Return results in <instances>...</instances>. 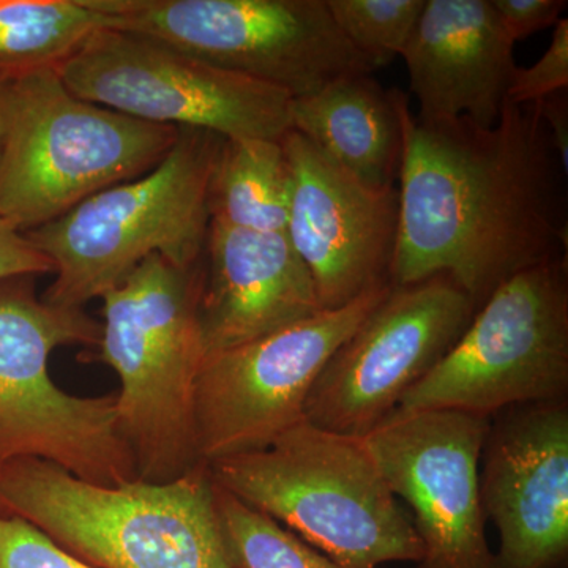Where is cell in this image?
Wrapping results in <instances>:
<instances>
[{"label":"cell","mask_w":568,"mask_h":568,"mask_svg":"<svg viewBox=\"0 0 568 568\" xmlns=\"http://www.w3.org/2000/svg\"><path fill=\"white\" fill-rule=\"evenodd\" d=\"M181 130L85 102L58 70L11 80L0 151V219L20 233L152 171Z\"/></svg>","instance_id":"6"},{"label":"cell","mask_w":568,"mask_h":568,"mask_svg":"<svg viewBox=\"0 0 568 568\" xmlns=\"http://www.w3.org/2000/svg\"><path fill=\"white\" fill-rule=\"evenodd\" d=\"M488 428L487 417L422 410L365 436L388 488L413 510L417 568H491L478 478Z\"/></svg>","instance_id":"13"},{"label":"cell","mask_w":568,"mask_h":568,"mask_svg":"<svg viewBox=\"0 0 568 568\" xmlns=\"http://www.w3.org/2000/svg\"><path fill=\"white\" fill-rule=\"evenodd\" d=\"M282 144L291 173L286 237L312 275L321 310L390 283L398 189L355 181L294 130Z\"/></svg>","instance_id":"14"},{"label":"cell","mask_w":568,"mask_h":568,"mask_svg":"<svg viewBox=\"0 0 568 568\" xmlns=\"http://www.w3.org/2000/svg\"><path fill=\"white\" fill-rule=\"evenodd\" d=\"M108 29L168 44L291 99L375 71L336 28L325 0H118Z\"/></svg>","instance_id":"9"},{"label":"cell","mask_w":568,"mask_h":568,"mask_svg":"<svg viewBox=\"0 0 568 568\" xmlns=\"http://www.w3.org/2000/svg\"><path fill=\"white\" fill-rule=\"evenodd\" d=\"M390 287L377 284L351 304L205 355L194 390L200 462L264 450L304 420L306 399L328 358Z\"/></svg>","instance_id":"11"},{"label":"cell","mask_w":568,"mask_h":568,"mask_svg":"<svg viewBox=\"0 0 568 568\" xmlns=\"http://www.w3.org/2000/svg\"><path fill=\"white\" fill-rule=\"evenodd\" d=\"M207 466L219 487L343 566L377 568L422 558L413 519L388 488L365 437L304 418L264 450Z\"/></svg>","instance_id":"3"},{"label":"cell","mask_w":568,"mask_h":568,"mask_svg":"<svg viewBox=\"0 0 568 568\" xmlns=\"http://www.w3.org/2000/svg\"><path fill=\"white\" fill-rule=\"evenodd\" d=\"M396 103L403 155L390 284L448 275L478 310L515 275L567 257L564 173L534 104L506 102L485 129L418 121L399 91Z\"/></svg>","instance_id":"1"},{"label":"cell","mask_w":568,"mask_h":568,"mask_svg":"<svg viewBox=\"0 0 568 568\" xmlns=\"http://www.w3.org/2000/svg\"><path fill=\"white\" fill-rule=\"evenodd\" d=\"M115 9L118 0H0V77L58 70Z\"/></svg>","instance_id":"20"},{"label":"cell","mask_w":568,"mask_h":568,"mask_svg":"<svg viewBox=\"0 0 568 568\" xmlns=\"http://www.w3.org/2000/svg\"><path fill=\"white\" fill-rule=\"evenodd\" d=\"M477 308L448 275L394 286L328 358L305 405L310 424L368 436L444 357Z\"/></svg>","instance_id":"12"},{"label":"cell","mask_w":568,"mask_h":568,"mask_svg":"<svg viewBox=\"0 0 568 568\" xmlns=\"http://www.w3.org/2000/svg\"><path fill=\"white\" fill-rule=\"evenodd\" d=\"M223 141L181 129L152 171L93 194L61 219L26 233L55 275L41 301L82 308L152 254L181 268L196 267L211 224L209 182Z\"/></svg>","instance_id":"5"},{"label":"cell","mask_w":568,"mask_h":568,"mask_svg":"<svg viewBox=\"0 0 568 568\" xmlns=\"http://www.w3.org/2000/svg\"><path fill=\"white\" fill-rule=\"evenodd\" d=\"M291 130L369 189L398 185L403 155L396 91L354 74L291 100Z\"/></svg>","instance_id":"18"},{"label":"cell","mask_w":568,"mask_h":568,"mask_svg":"<svg viewBox=\"0 0 568 568\" xmlns=\"http://www.w3.org/2000/svg\"><path fill=\"white\" fill-rule=\"evenodd\" d=\"M0 568H95L31 523L0 515Z\"/></svg>","instance_id":"23"},{"label":"cell","mask_w":568,"mask_h":568,"mask_svg":"<svg viewBox=\"0 0 568 568\" xmlns=\"http://www.w3.org/2000/svg\"><path fill=\"white\" fill-rule=\"evenodd\" d=\"M567 398L568 268L560 257L497 287L392 416L458 410L491 418L508 407Z\"/></svg>","instance_id":"8"},{"label":"cell","mask_w":568,"mask_h":568,"mask_svg":"<svg viewBox=\"0 0 568 568\" xmlns=\"http://www.w3.org/2000/svg\"><path fill=\"white\" fill-rule=\"evenodd\" d=\"M545 132L551 142L560 171L568 173V97L567 91L555 93L534 104Z\"/></svg>","instance_id":"27"},{"label":"cell","mask_w":568,"mask_h":568,"mask_svg":"<svg viewBox=\"0 0 568 568\" xmlns=\"http://www.w3.org/2000/svg\"><path fill=\"white\" fill-rule=\"evenodd\" d=\"M201 278V263L181 268L152 254L102 295L92 358L121 381L118 428L141 480L164 484L201 463L194 436V390L207 355L197 315Z\"/></svg>","instance_id":"2"},{"label":"cell","mask_w":568,"mask_h":568,"mask_svg":"<svg viewBox=\"0 0 568 568\" xmlns=\"http://www.w3.org/2000/svg\"><path fill=\"white\" fill-rule=\"evenodd\" d=\"M44 274H52L51 261L36 248L28 235L0 219V282Z\"/></svg>","instance_id":"26"},{"label":"cell","mask_w":568,"mask_h":568,"mask_svg":"<svg viewBox=\"0 0 568 568\" xmlns=\"http://www.w3.org/2000/svg\"><path fill=\"white\" fill-rule=\"evenodd\" d=\"M74 95L156 125L280 141L291 95L134 33L100 29L58 69Z\"/></svg>","instance_id":"10"},{"label":"cell","mask_w":568,"mask_h":568,"mask_svg":"<svg viewBox=\"0 0 568 568\" xmlns=\"http://www.w3.org/2000/svg\"><path fill=\"white\" fill-rule=\"evenodd\" d=\"M336 28L375 70L402 55L426 0H325Z\"/></svg>","instance_id":"22"},{"label":"cell","mask_w":568,"mask_h":568,"mask_svg":"<svg viewBox=\"0 0 568 568\" xmlns=\"http://www.w3.org/2000/svg\"><path fill=\"white\" fill-rule=\"evenodd\" d=\"M291 173L282 140H224L209 182L211 220L286 234Z\"/></svg>","instance_id":"19"},{"label":"cell","mask_w":568,"mask_h":568,"mask_svg":"<svg viewBox=\"0 0 568 568\" xmlns=\"http://www.w3.org/2000/svg\"><path fill=\"white\" fill-rule=\"evenodd\" d=\"M480 463L481 507L500 541L491 568H567L568 398L489 418Z\"/></svg>","instance_id":"15"},{"label":"cell","mask_w":568,"mask_h":568,"mask_svg":"<svg viewBox=\"0 0 568 568\" xmlns=\"http://www.w3.org/2000/svg\"><path fill=\"white\" fill-rule=\"evenodd\" d=\"M33 278L0 282V465L37 458L102 487L136 480L115 395L67 394L48 369L58 347L99 345L100 323L82 308L41 301Z\"/></svg>","instance_id":"7"},{"label":"cell","mask_w":568,"mask_h":568,"mask_svg":"<svg viewBox=\"0 0 568 568\" xmlns=\"http://www.w3.org/2000/svg\"><path fill=\"white\" fill-rule=\"evenodd\" d=\"M213 507L231 568H353L328 558L215 481Z\"/></svg>","instance_id":"21"},{"label":"cell","mask_w":568,"mask_h":568,"mask_svg":"<svg viewBox=\"0 0 568 568\" xmlns=\"http://www.w3.org/2000/svg\"><path fill=\"white\" fill-rule=\"evenodd\" d=\"M568 88V21L552 28L547 51L526 69L517 67L507 91V102L529 106Z\"/></svg>","instance_id":"24"},{"label":"cell","mask_w":568,"mask_h":568,"mask_svg":"<svg viewBox=\"0 0 568 568\" xmlns=\"http://www.w3.org/2000/svg\"><path fill=\"white\" fill-rule=\"evenodd\" d=\"M514 50L489 0H426L402 52L416 119L496 125L518 67Z\"/></svg>","instance_id":"16"},{"label":"cell","mask_w":568,"mask_h":568,"mask_svg":"<svg viewBox=\"0 0 568 568\" xmlns=\"http://www.w3.org/2000/svg\"><path fill=\"white\" fill-rule=\"evenodd\" d=\"M201 271L197 315L207 354L321 312L312 275L284 233L211 220Z\"/></svg>","instance_id":"17"},{"label":"cell","mask_w":568,"mask_h":568,"mask_svg":"<svg viewBox=\"0 0 568 568\" xmlns=\"http://www.w3.org/2000/svg\"><path fill=\"white\" fill-rule=\"evenodd\" d=\"M10 84V78L0 77V151H2L3 138H6Z\"/></svg>","instance_id":"28"},{"label":"cell","mask_w":568,"mask_h":568,"mask_svg":"<svg viewBox=\"0 0 568 568\" xmlns=\"http://www.w3.org/2000/svg\"><path fill=\"white\" fill-rule=\"evenodd\" d=\"M500 28L517 43L523 39L555 28L567 9L566 0H489Z\"/></svg>","instance_id":"25"},{"label":"cell","mask_w":568,"mask_h":568,"mask_svg":"<svg viewBox=\"0 0 568 568\" xmlns=\"http://www.w3.org/2000/svg\"><path fill=\"white\" fill-rule=\"evenodd\" d=\"M0 515L31 523L95 568H231L211 470L102 487L37 458L0 465Z\"/></svg>","instance_id":"4"}]
</instances>
